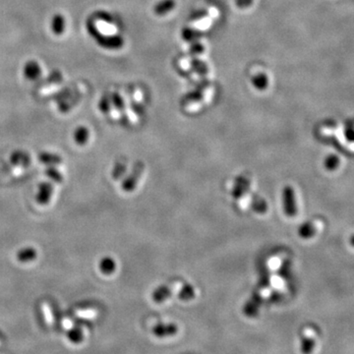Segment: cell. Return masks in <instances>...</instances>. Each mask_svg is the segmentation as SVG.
<instances>
[{
    "mask_svg": "<svg viewBox=\"0 0 354 354\" xmlns=\"http://www.w3.org/2000/svg\"><path fill=\"white\" fill-rule=\"evenodd\" d=\"M23 169H24L22 167H16V169H13L12 173H13V175H19V174H21L23 172Z\"/></svg>",
    "mask_w": 354,
    "mask_h": 354,
    "instance_id": "obj_29",
    "label": "cell"
},
{
    "mask_svg": "<svg viewBox=\"0 0 354 354\" xmlns=\"http://www.w3.org/2000/svg\"><path fill=\"white\" fill-rule=\"evenodd\" d=\"M100 269L105 275H111L116 269V264L111 258H105L100 263Z\"/></svg>",
    "mask_w": 354,
    "mask_h": 354,
    "instance_id": "obj_13",
    "label": "cell"
},
{
    "mask_svg": "<svg viewBox=\"0 0 354 354\" xmlns=\"http://www.w3.org/2000/svg\"><path fill=\"white\" fill-rule=\"evenodd\" d=\"M42 310H43L46 324L48 327H52L54 325V317H53V313L50 308V305L47 302H44L42 304Z\"/></svg>",
    "mask_w": 354,
    "mask_h": 354,
    "instance_id": "obj_15",
    "label": "cell"
},
{
    "mask_svg": "<svg viewBox=\"0 0 354 354\" xmlns=\"http://www.w3.org/2000/svg\"><path fill=\"white\" fill-rule=\"evenodd\" d=\"M251 185L252 181L248 177L241 176L237 178L233 186L232 190L233 198L235 199L237 206L242 210L248 209L251 205L254 196L251 191Z\"/></svg>",
    "mask_w": 354,
    "mask_h": 354,
    "instance_id": "obj_1",
    "label": "cell"
},
{
    "mask_svg": "<svg viewBox=\"0 0 354 354\" xmlns=\"http://www.w3.org/2000/svg\"><path fill=\"white\" fill-rule=\"evenodd\" d=\"M41 160L46 164H50V165H56V164H60L61 163V158L59 156L53 155V154H42L40 156Z\"/></svg>",
    "mask_w": 354,
    "mask_h": 354,
    "instance_id": "obj_18",
    "label": "cell"
},
{
    "mask_svg": "<svg viewBox=\"0 0 354 354\" xmlns=\"http://www.w3.org/2000/svg\"><path fill=\"white\" fill-rule=\"evenodd\" d=\"M61 325L63 327V329L67 331V332H70L73 330L75 324H74V321L68 317H65L64 319H62L61 321Z\"/></svg>",
    "mask_w": 354,
    "mask_h": 354,
    "instance_id": "obj_22",
    "label": "cell"
},
{
    "mask_svg": "<svg viewBox=\"0 0 354 354\" xmlns=\"http://www.w3.org/2000/svg\"><path fill=\"white\" fill-rule=\"evenodd\" d=\"M211 25V21L209 19H203V20H200L198 22H196L195 24V27L198 29V30H206L210 27Z\"/></svg>",
    "mask_w": 354,
    "mask_h": 354,
    "instance_id": "obj_25",
    "label": "cell"
},
{
    "mask_svg": "<svg viewBox=\"0 0 354 354\" xmlns=\"http://www.w3.org/2000/svg\"><path fill=\"white\" fill-rule=\"evenodd\" d=\"M318 221H312L308 224H305L304 227L301 228L299 233L302 237H311L315 232H316V229H318Z\"/></svg>",
    "mask_w": 354,
    "mask_h": 354,
    "instance_id": "obj_16",
    "label": "cell"
},
{
    "mask_svg": "<svg viewBox=\"0 0 354 354\" xmlns=\"http://www.w3.org/2000/svg\"><path fill=\"white\" fill-rule=\"evenodd\" d=\"M52 192H53V187L48 184V183H43L40 186V192L38 195V201L41 204H46L51 196H52Z\"/></svg>",
    "mask_w": 354,
    "mask_h": 354,
    "instance_id": "obj_8",
    "label": "cell"
},
{
    "mask_svg": "<svg viewBox=\"0 0 354 354\" xmlns=\"http://www.w3.org/2000/svg\"><path fill=\"white\" fill-rule=\"evenodd\" d=\"M261 300H262V298L258 295V297L252 298L246 304V306L244 308V312H245L246 316H248V317H256L257 316V314H258V312H259Z\"/></svg>",
    "mask_w": 354,
    "mask_h": 354,
    "instance_id": "obj_7",
    "label": "cell"
},
{
    "mask_svg": "<svg viewBox=\"0 0 354 354\" xmlns=\"http://www.w3.org/2000/svg\"><path fill=\"white\" fill-rule=\"evenodd\" d=\"M75 316L83 320H94L99 316V311L94 308L79 309L75 311Z\"/></svg>",
    "mask_w": 354,
    "mask_h": 354,
    "instance_id": "obj_10",
    "label": "cell"
},
{
    "mask_svg": "<svg viewBox=\"0 0 354 354\" xmlns=\"http://www.w3.org/2000/svg\"><path fill=\"white\" fill-rule=\"evenodd\" d=\"M86 140H88V131H86L85 129H80L78 134H76L77 143L83 145L86 143Z\"/></svg>",
    "mask_w": 354,
    "mask_h": 354,
    "instance_id": "obj_23",
    "label": "cell"
},
{
    "mask_svg": "<svg viewBox=\"0 0 354 354\" xmlns=\"http://www.w3.org/2000/svg\"><path fill=\"white\" fill-rule=\"evenodd\" d=\"M253 83L256 86V88H258L260 90H264L267 87L268 79H267V77L265 75L261 74V75H259V76H257V77L254 78Z\"/></svg>",
    "mask_w": 354,
    "mask_h": 354,
    "instance_id": "obj_19",
    "label": "cell"
},
{
    "mask_svg": "<svg viewBox=\"0 0 354 354\" xmlns=\"http://www.w3.org/2000/svg\"><path fill=\"white\" fill-rule=\"evenodd\" d=\"M252 2V0H237V5L240 7H246L248 5H250Z\"/></svg>",
    "mask_w": 354,
    "mask_h": 354,
    "instance_id": "obj_27",
    "label": "cell"
},
{
    "mask_svg": "<svg viewBox=\"0 0 354 354\" xmlns=\"http://www.w3.org/2000/svg\"><path fill=\"white\" fill-rule=\"evenodd\" d=\"M1 344H2V342H1V340H0V346H1Z\"/></svg>",
    "mask_w": 354,
    "mask_h": 354,
    "instance_id": "obj_30",
    "label": "cell"
},
{
    "mask_svg": "<svg viewBox=\"0 0 354 354\" xmlns=\"http://www.w3.org/2000/svg\"><path fill=\"white\" fill-rule=\"evenodd\" d=\"M178 292H179V298L184 301L192 300L197 296L196 289L194 288V286H192L190 284H187L184 286L182 285V287L180 288V291Z\"/></svg>",
    "mask_w": 354,
    "mask_h": 354,
    "instance_id": "obj_9",
    "label": "cell"
},
{
    "mask_svg": "<svg viewBox=\"0 0 354 354\" xmlns=\"http://www.w3.org/2000/svg\"><path fill=\"white\" fill-rule=\"evenodd\" d=\"M127 169V166L125 163H118L116 165V167L114 168V170H113V177L115 179H119L126 171Z\"/></svg>",
    "mask_w": 354,
    "mask_h": 354,
    "instance_id": "obj_20",
    "label": "cell"
},
{
    "mask_svg": "<svg viewBox=\"0 0 354 354\" xmlns=\"http://www.w3.org/2000/svg\"><path fill=\"white\" fill-rule=\"evenodd\" d=\"M182 281L174 280L167 285L160 286L153 294V299L155 303H163L171 297L175 292H179L182 287Z\"/></svg>",
    "mask_w": 354,
    "mask_h": 354,
    "instance_id": "obj_2",
    "label": "cell"
},
{
    "mask_svg": "<svg viewBox=\"0 0 354 354\" xmlns=\"http://www.w3.org/2000/svg\"><path fill=\"white\" fill-rule=\"evenodd\" d=\"M12 160L14 164H19V163H25L26 160H28V156L25 155V154L23 153H16L13 156H12Z\"/></svg>",
    "mask_w": 354,
    "mask_h": 354,
    "instance_id": "obj_24",
    "label": "cell"
},
{
    "mask_svg": "<svg viewBox=\"0 0 354 354\" xmlns=\"http://www.w3.org/2000/svg\"><path fill=\"white\" fill-rule=\"evenodd\" d=\"M281 263H282V257L280 255H274L268 260L267 267L270 270L275 271V270H277L280 267Z\"/></svg>",
    "mask_w": 354,
    "mask_h": 354,
    "instance_id": "obj_17",
    "label": "cell"
},
{
    "mask_svg": "<svg viewBox=\"0 0 354 354\" xmlns=\"http://www.w3.org/2000/svg\"><path fill=\"white\" fill-rule=\"evenodd\" d=\"M145 173V167L143 164L138 163L133 169L132 173L128 176V178L123 182L122 188L125 192H132L139 185L143 175Z\"/></svg>",
    "mask_w": 354,
    "mask_h": 354,
    "instance_id": "obj_4",
    "label": "cell"
},
{
    "mask_svg": "<svg viewBox=\"0 0 354 354\" xmlns=\"http://www.w3.org/2000/svg\"><path fill=\"white\" fill-rule=\"evenodd\" d=\"M302 338V352L304 354H311L316 345V332L312 328H306L303 330Z\"/></svg>",
    "mask_w": 354,
    "mask_h": 354,
    "instance_id": "obj_5",
    "label": "cell"
},
{
    "mask_svg": "<svg viewBox=\"0 0 354 354\" xmlns=\"http://www.w3.org/2000/svg\"><path fill=\"white\" fill-rule=\"evenodd\" d=\"M17 257H18V260L20 262L26 263V262L33 261L37 257V252L33 248H28V249L20 251V253L18 254Z\"/></svg>",
    "mask_w": 354,
    "mask_h": 354,
    "instance_id": "obj_14",
    "label": "cell"
},
{
    "mask_svg": "<svg viewBox=\"0 0 354 354\" xmlns=\"http://www.w3.org/2000/svg\"><path fill=\"white\" fill-rule=\"evenodd\" d=\"M46 174H47L50 178H52V179H54V180H56V181H60V180L62 179V176L59 174V172H57V171H55V170H53V169H48V170L46 171Z\"/></svg>",
    "mask_w": 354,
    "mask_h": 354,
    "instance_id": "obj_26",
    "label": "cell"
},
{
    "mask_svg": "<svg viewBox=\"0 0 354 354\" xmlns=\"http://www.w3.org/2000/svg\"><path fill=\"white\" fill-rule=\"evenodd\" d=\"M282 200L285 215L288 216H294L297 214V205H296L295 193L292 187L286 186L283 189Z\"/></svg>",
    "mask_w": 354,
    "mask_h": 354,
    "instance_id": "obj_3",
    "label": "cell"
},
{
    "mask_svg": "<svg viewBox=\"0 0 354 354\" xmlns=\"http://www.w3.org/2000/svg\"><path fill=\"white\" fill-rule=\"evenodd\" d=\"M250 206L253 208V210L256 213H258V214H265L268 210V206H267V203L265 202V200H263L262 198H260L258 196H253Z\"/></svg>",
    "mask_w": 354,
    "mask_h": 354,
    "instance_id": "obj_11",
    "label": "cell"
},
{
    "mask_svg": "<svg viewBox=\"0 0 354 354\" xmlns=\"http://www.w3.org/2000/svg\"><path fill=\"white\" fill-rule=\"evenodd\" d=\"M180 66H181L183 69H186V68H188V67L190 66V63H189L186 59H182V60L180 61Z\"/></svg>",
    "mask_w": 354,
    "mask_h": 354,
    "instance_id": "obj_28",
    "label": "cell"
},
{
    "mask_svg": "<svg viewBox=\"0 0 354 354\" xmlns=\"http://www.w3.org/2000/svg\"><path fill=\"white\" fill-rule=\"evenodd\" d=\"M270 283L275 288L281 289L283 287V285H284V280H283V278H281L280 277H278V276L276 275V276H272L270 277Z\"/></svg>",
    "mask_w": 354,
    "mask_h": 354,
    "instance_id": "obj_21",
    "label": "cell"
},
{
    "mask_svg": "<svg viewBox=\"0 0 354 354\" xmlns=\"http://www.w3.org/2000/svg\"><path fill=\"white\" fill-rule=\"evenodd\" d=\"M175 6V2L173 0H164L160 3H158L155 8H154V12L158 15H163L166 14L168 12H169L170 10H172Z\"/></svg>",
    "mask_w": 354,
    "mask_h": 354,
    "instance_id": "obj_12",
    "label": "cell"
},
{
    "mask_svg": "<svg viewBox=\"0 0 354 354\" xmlns=\"http://www.w3.org/2000/svg\"><path fill=\"white\" fill-rule=\"evenodd\" d=\"M154 334L158 338H165V337H171L177 334L178 328L174 324H162L157 325L154 328Z\"/></svg>",
    "mask_w": 354,
    "mask_h": 354,
    "instance_id": "obj_6",
    "label": "cell"
}]
</instances>
